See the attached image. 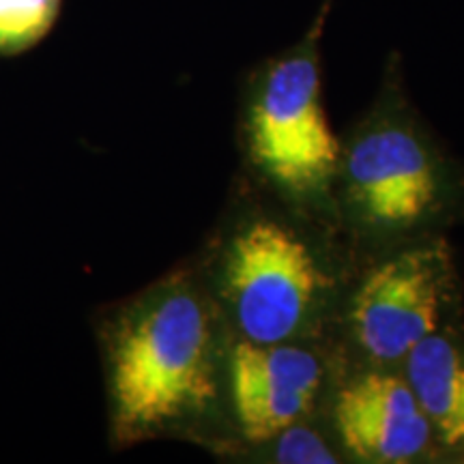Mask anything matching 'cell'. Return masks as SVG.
Masks as SVG:
<instances>
[{
	"label": "cell",
	"mask_w": 464,
	"mask_h": 464,
	"mask_svg": "<svg viewBox=\"0 0 464 464\" xmlns=\"http://www.w3.org/2000/svg\"><path fill=\"white\" fill-rule=\"evenodd\" d=\"M108 443L185 440L237 451L228 409L232 335L194 258L95 316Z\"/></svg>",
	"instance_id": "6da1fadb"
},
{
	"label": "cell",
	"mask_w": 464,
	"mask_h": 464,
	"mask_svg": "<svg viewBox=\"0 0 464 464\" xmlns=\"http://www.w3.org/2000/svg\"><path fill=\"white\" fill-rule=\"evenodd\" d=\"M194 263L232 338L334 344L359 260L338 228L290 211L239 179Z\"/></svg>",
	"instance_id": "7a4b0ae2"
},
{
	"label": "cell",
	"mask_w": 464,
	"mask_h": 464,
	"mask_svg": "<svg viewBox=\"0 0 464 464\" xmlns=\"http://www.w3.org/2000/svg\"><path fill=\"white\" fill-rule=\"evenodd\" d=\"M340 140L335 226L357 260L440 235L454 219L460 181L400 86H385Z\"/></svg>",
	"instance_id": "3957f363"
},
{
	"label": "cell",
	"mask_w": 464,
	"mask_h": 464,
	"mask_svg": "<svg viewBox=\"0 0 464 464\" xmlns=\"http://www.w3.org/2000/svg\"><path fill=\"white\" fill-rule=\"evenodd\" d=\"M324 3L299 44L249 75L239 110L243 181L290 211L335 226L342 140L323 106Z\"/></svg>",
	"instance_id": "277c9868"
},
{
	"label": "cell",
	"mask_w": 464,
	"mask_h": 464,
	"mask_svg": "<svg viewBox=\"0 0 464 464\" xmlns=\"http://www.w3.org/2000/svg\"><path fill=\"white\" fill-rule=\"evenodd\" d=\"M460 318V276L443 235L400 243L357 263L335 323L344 362L402 368L409 353Z\"/></svg>",
	"instance_id": "5b68a950"
},
{
	"label": "cell",
	"mask_w": 464,
	"mask_h": 464,
	"mask_svg": "<svg viewBox=\"0 0 464 464\" xmlns=\"http://www.w3.org/2000/svg\"><path fill=\"white\" fill-rule=\"evenodd\" d=\"M342 363L332 342L260 344L232 338L228 409L239 458L295 421L323 413Z\"/></svg>",
	"instance_id": "8992f818"
},
{
	"label": "cell",
	"mask_w": 464,
	"mask_h": 464,
	"mask_svg": "<svg viewBox=\"0 0 464 464\" xmlns=\"http://www.w3.org/2000/svg\"><path fill=\"white\" fill-rule=\"evenodd\" d=\"M323 420L344 462L415 464L440 460L430 423L402 368L342 359Z\"/></svg>",
	"instance_id": "52a82bcc"
},
{
	"label": "cell",
	"mask_w": 464,
	"mask_h": 464,
	"mask_svg": "<svg viewBox=\"0 0 464 464\" xmlns=\"http://www.w3.org/2000/svg\"><path fill=\"white\" fill-rule=\"evenodd\" d=\"M402 370L426 415L440 458L464 460V327L451 321L421 340Z\"/></svg>",
	"instance_id": "ba28073f"
},
{
	"label": "cell",
	"mask_w": 464,
	"mask_h": 464,
	"mask_svg": "<svg viewBox=\"0 0 464 464\" xmlns=\"http://www.w3.org/2000/svg\"><path fill=\"white\" fill-rule=\"evenodd\" d=\"M241 460L269 464H340L344 462L323 413L295 421L274 437L254 445L239 456Z\"/></svg>",
	"instance_id": "9c48e42d"
},
{
	"label": "cell",
	"mask_w": 464,
	"mask_h": 464,
	"mask_svg": "<svg viewBox=\"0 0 464 464\" xmlns=\"http://www.w3.org/2000/svg\"><path fill=\"white\" fill-rule=\"evenodd\" d=\"M61 0H0V56L20 54L52 31Z\"/></svg>",
	"instance_id": "30bf717a"
}]
</instances>
